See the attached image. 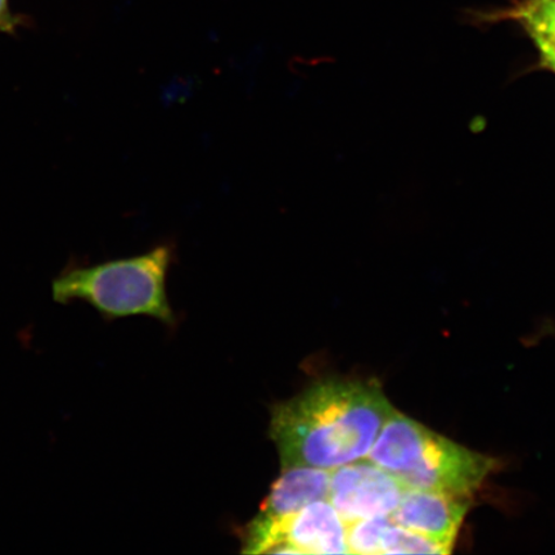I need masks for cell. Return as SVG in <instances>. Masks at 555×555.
<instances>
[{
	"label": "cell",
	"instance_id": "1",
	"mask_svg": "<svg viewBox=\"0 0 555 555\" xmlns=\"http://www.w3.org/2000/svg\"><path fill=\"white\" fill-rule=\"evenodd\" d=\"M393 408L374 380L324 379L273 408L282 468L335 469L366 457Z\"/></svg>",
	"mask_w": 555,
	"mask_h": 555
},
{
	"label": "cell",
	"instance_id": "2",
	"mask_svg": "<svg viewBox=\"0 0 555 555\" xmlns=\"http://www.w3.org/2000/svg\"><path fill=\"white\" fill-rule=\"evenodd\" d=\"M366 460L406 489L463 496L474 494L498 464L397 411L388 416Z\"/></svg>",
	"mask_w": 555,
	"mask_h": 555
},
{
	"label": "cell",
	"instance_id": "3",
	"mask_svg": "<svg viewBox=\"0 0 555 555\" xmlns=\"http://www.w3.org/2000/svg\"><path fill=\"white\" fill-rule=\"evenodd\" d=\"M173 255L176 247L163 243L133 258L68 268L52 283L53 301H85L106 319L150 315L171 324L166 278Z\"/></svg>",
	"mask_w": 555,
	"mask_h": 555
},
{
	"label": "cell",
	"instance_id": "4",
	"mask_svg": "<svg viewBox=\"0 0 555 555\" xmlns=\"http://www.w3.org/2000/svg\"><path fill=\"white\" fill-rule=\"evenodd\" d=\"M406 488L397 477L371 461L333 469L328 501L346 524L371 517H388Z\"/></svg>",
	"mask_w": 555,
	"mask_h": 555
},
{
	"label": "cell",
	"instance_id": "5",
	"mask_svg": "<svg viewBox=\"0 0 555 555\" xmlns=\"http://www.w3.org/2000/svg\"><path fill=\"white\" fill-rule=\"evenodd\" d=\"M331 474L328 469L293 467L272 486L258 516L246 527L243 553H268L276 527L311 503L327 499Z\"/></svg>",
	"mask_w": 555,
	"mask_h": 555
},
{
	"label": "cell",
	"instance_id": "6",
	"mask_svg": "<svg viewBox=\"0 0 555 555\" xmlns=\"http://www.w3.org/2000/svg\"><path fill=\"white\" fill-rule=\"evenodd\" d=\"M347 524L331 502L318 501L304 506L276 527L268 553L345 554Z\"/></svg>",
	"mask_w": 555,
	"mask_h": 555
},
{
	"label": "cell",
	"instance_id": "7",
	"mask_svg": "<svg viewBox=\"0 0 555 555\" xmlns=\"http://www.w3.org/2000/svg\"><path fill=\"white\" fill-rule=\"evenodd\" d=\"M469 505L470 496L406 489L392 513V520L451 551Z\"/></svg>",
	"mask_w": 555,
	"mask_h": 555
},
{
	"label": "cell",
	"instance_id": "8",
	"mask_svg": "<svg viewBox=\"0 0 555 555\" xmlns=\"http://www.w3.org/2000/svg\"><path fill=\"white\" fill-rule=\"evenodd\" d=\"M512 13L538 47L555 43V0H520Z\"/></svg>",
	"mask_w": 555,
	"mask_h": 555
},
{
	"label": "cell",
	"instance_id": "9",
	"mask_svg": "<svg viewBox=\"0 0 555 555\" xmlns=\"http://www.w3.org/2000/svg\"><path fill=\"white\" fill-rule=\"evenodd\" d=\"M447 546L421 533L391 524L382 541V554H449Z\"/></svg>",
	"mask_w": 555,
	"mask_h": 555
},
{
	"label": "cell",
	"instance_id": "10",
	"mask_svg": "<svg viewBox=\"0 0 555 555\" xmlns=\"http://www.w3.org/2000/svg\"><path fill=\"white\" fill-rule=\"evenodd\" d=\"M391 524L388 517H371L347 524V550L352 554H382V541Z\"/></svg>",
	"mask_w": 555,
	"mask_h": 555
},
{
	"label": "cell",
	"instance_id": "11",
	"mask_svg": "<svg viewBox=\"0 0 555 555\" xmlns=\"http://www.w3.org/2000/svg\"><path fill=\"white\" fill-rule=\"evenodd\" d=\"M18 25V18L13 15L9 0H0V33H12Z\"/></svg>",
	"mask_w": 555,
	"mask_h": 555
},
{
	"label": "cell",
	"instance_id": "12",
	"mask_svg": "<svg viewBox=\"0 0 555 555\" xmlns=\"http://www.w3.org/2000/svg\"><path fill=\"white\" fill-rule=\"evenodd\" d=\"M553 332L555 333V327L553 328Z\"/></svg>",
	"mask_w": 555,
	"mask_h": 555
}]
</instances>
